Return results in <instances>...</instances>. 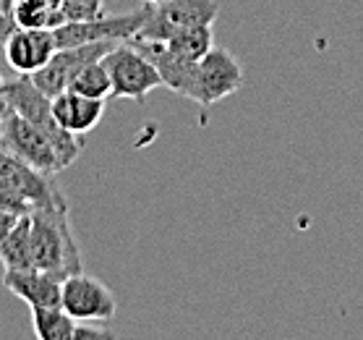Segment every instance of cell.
Masks as SVG:
<instances>
[{
    "mask_svg": "<svg viewBox=\"0 0 363 340\" xmlns=\"http://www.w3.org/2000/svg\"><path fill=\"white\" fill-rule=\"evenodd\" d=\"M0 262L6 270H21L34 267V249H32V220L29 215L21 217L13 231L0 241Z\"/></svg>",
    "mask_w": 363,
    "mask_h": 340,
    "instance_id": "obj_15",
    "label": "cell"
},
{
    "mask_svg": "<svg viewBox=\"0 0 363 340\" xmlns=\"http://www.w3.org/2000/svg\"><path fill=\"white\" fill-rule=\"evenodd\" d=\"M113 335H110L108 330H102V327H94V322H79V327H76V338L74 340H110Z\"/></svg>",
    "mask_w": 363,
    "mask_h": 340,
    "instance_id": "obj_22",
    "label": "cell"
},
{
    "mask_svg": "<svg viewBox=\"0 0 363 340\" xmlns=\"http://www.w3.org/2000/svg\"><path fill=\"white\" fill-rule=\"evenodd\" d=\"M60 307L79 322L105 324L110 322L118 312L116 293L102 280L91 275L76 273L63 280V301Z\"/></svg>",
    "mask_w": 363,
    "mask_h": 340,
    "instance_id": "obj_9",
    "label": "cell"
},
{
    "mask_svg": "<svg viewBox=\"0 0 363 340\" xmlns=\"http://www.w3.org/2000/svg\"><path fill=\"white\" fill-rule=\"evenodd\" d=\"M121 42L116 40H99V42H86V45H74V48H58L55 55L40 68L34 71L32 79L48 97H55L63 89H68V84L74 82V76L82 71L84 66H89L94 60H102L113 48H118Z\"/></svg>",
    "mask_w": 363,
    "mask_h": 340,
    "instance_id": "obj_8",
    "label": "cell"
},
{
    "mask_svg": "<svg viewBox=\"0 0 363 340\" xmlns=\"http://www.w3.org/2000/svg\"><path fill=\"white\" fill-rule=\"evenodd\" d=\"M3 110L6 108H3V100H0V131H3Z\"/></svg>",
    "mask_w": 363,
    "mask_h": 340,
    "instance_id": "obj_26",
    "label": "cell"
},
{
    "mask_svg": "<svg viewBox=\"0 0 363 340\" xmlns=\"http://www.w3.org/2000/svg\"><path fill=\"white\" fill-rule=\"evenodd\" d=\"M141 3H160V0H141Z\"/></svg>",
    "mask_w": 363,
    "mask_h": 340,
    "instance_id": "obj_29",
    "label": "cell"
},
{
    "mask_svg": "<svg viewBox=\"0 0 363 340\" xmlns=\"http://www.w3.org/2000/svg\"><path fill=\"white\" fill-rule=\"evenodd\" d=\"M108 108V100H94V97H84L74 89H63L60 94L52 97V113L58 118V124L66 131L84 136L89 133L94 126L102 121Z\"/></svg>",
    "mask_w": 363,
    "mask_h": 340,
    "instance_id": "obj_14",
    "label": "cell"
},
{
    "mask_svg": "<svg viewBox=\"0 0 363 340\" xmlns=\"http://www.w3.org/2000/svg\"><path fill=\"white\" fill-rule=\"evenodd\" d=\"M11 18H13L16 29L18 26L21 29H55L66 21L60 6L50 3V0H16Z\"/></svg>",
    "mask_w": 363,
    "mask_h": 340,
    "instance_id": "obj_16",
    "label": "cell"
},
{
    "mask_svg": "<svg viewBox=\"0 0 363 340\" xmlns=\"http://www.w3.org/2000/svg\"><path fill=\"white\" fill-rule=\"evenodd\" d=\"M149 11H152V3H144L141 9L131 11V13H121V16L102 13V16L89 18V21H63L60 26H55L58 48H74V45H86V42L99 40H131L149 18Z\"/></svg>",
    "mask_w": 363,
    "mask_h": 340,
    "instance_id": "obj_7",
    "label": "cell"
},
{
    "mask_svg": "<svg viewBox=\"0 0 363 340\" xmlns=\"http://www.w3.org/2000/svg\"><path fill=\"white\" fill-rule=\"evenodd\" d=\"M3 285L16 299L29 304V309L60 307V301H63V280L55 278L52 273H48V270H40V267L6 270L3 273Z\"/></svg>",
    "mask_w": 363,
    "mask_h": 340,
    "instance_id": "obj_13",
    "label": "cell"
},
{
    "mask_svg": "<svg viewBox=\"0 0 363 340\" xmlns=\"http://www.w3.org/2000/svg\"><path fill=\"white\" fill-rule=\"evenodd\" d=\"M16 29V24H13V18L6 16V13H0V48L6 45V40L11 37V32Z\"/></svg>",
    "mask_w": 363,
    "mask_h": 340,
    "instance_id": "obj_24",
    "label": "cell"
},
{
    "mask_svg": "<svg viewBox=\"0 0 363 340\" xmlns=\"http://www.w3.org/2000/svg\"><path fill=\"white\" fill-rule=\"evenodd\" d=\"M32 327L40 340H74L79 319H74L63 307H34Z\"/></svg>",
    "mask_w": 363,
    "mask_h": 340,
    "instance_id": "obj_17",
    "label": "cell"
},
{
    "mask_svg": "<svg viewBox=\"0 0 363 340\" xmlns=\"http://www.w3.org/2000/svg\"><path fill=\"white\" fill-rule=\"evenodd\" d=\"M13 3H16V0H0V13L11 16V11H13Z\"/></svg>",
    "mask_w": 363,
    "mask_h": 340,
    "instance_id": "obj_25",
    "label": "cell"
},
{
    "mask_svg": "<svg viewBox=\"0 0 363 340\" xmlns=\"http://www.w3.org/2000/svg\"><path fill=\"white\" fill-rule=\"evenodd\" d=\"M217 13H220V6L215 0H160V3H152L149 18L133 37L136 40L167 42L181 29L215 24Z\"/></svg>",
    "mask_w": 363,
    "mask_h": 340,
    "instance_id": "obj_5",
    "label": "cell"
},
{
    "mask_svg": "<svg viewBox=\"0 0 363 340\" xmlns=\"http://www.w3.org/2000/svg\"><path fill=\"white\" fill-rule=\"evenodd\" d=\"M60 11L66 21H89L105 13V0H63Z\"/></svg>",
    "mask_w": 363,
    "mask_h": 340,
    "instance_id": "obj_20",
    "label": "cell"
},
{
    "mask_svg": "<svg viewBox=\"0 0 363 340\" xmlns=\"http://www.w3.org/2000/svg\"><path fill=\"white\" fill-rule=\"evenodd\" d=\"M18 220H21L18 215H11V212H3V209H0V241L13 231V225H16Z\"/></svg>",
    "mask_w": 363,
    "mask_h": 340,
    "instance_id": "obj_23",
    "label": "cell"
},
{
    "mask_svg": "<svg viewBox=\"0 0 363 340\" xmlns=\"http://www.w3.org/2000/svg\"><path fill=\"white\" fill-rule=\"evenodd\" d=\"M6 60L16 74H34L58 50L55 29H13L3 45Z\"/></svg>",
    "mask_w": 363,
    "mask_h": 340,
    "instance_id": "obj_12",
    "label": "cell"
},
{
    "mask_svg": "<svg viewBox=\"0 0 363 340\" xmlns=\"http://www.w3.org/2000/svg\"><path fill=\"white\" fill-rule=\"evenodd\" d=\"M133 48L139 53H144L155 68L162 76V87H167L170 92L189 97L196 105H201V87H199V60H186L181 55H175L165 42H152V40H136L131 37Z\"/></svg>",
    "mask_w": 363,
    "mask_h": 340,
    "instance_id": "obj_10",
    "label": "cell"
},
{
    "mask_svg": "<svg viewBox=\"0 0 363 340\" xmlns=\"http://www.w3.org/2000/svg\"><path fill=\"white\" fill-rule=\"evenodd\" d=\"M165 45L181 58L201 60L206 53L215 48V32H212V24L189 26V29H181L178 34H173Z\"/></svg>",
    "mask_w": 363,
    "mask_h": 340,
    "instance_id": "obj_18",
    "label": "cell"
},
{
    "mask_svg": "<svg viewBox=\"0 0 363 340\" xmlns=\"http://www.w3.org/2000/svg\"><path fill=\"white\" fill-rule=\"evenodd\" d=\"M0 100L6 102L9 108L16 110L18 116H24L29 124L37 126V128L52 141V147H55L60 155L63 168L76 163V158H79L84 150L82 141H79L76 133L66 131V128L58 124V118L52 113V97H48V94L34 84L32 74H16L11 82H6Z\"/></svg>",
    "mask_w": 363,
    "mask_h": 340,
    "instance_id": "obj_1",
    "label": "cell"
},
{
    "mask_svg": "<svg viewBox=\"0 0 363 340\" xmlns=\"http://www.w3.org/2000/svg\"><path fill=\"white\" fill-rule=\"evenodd\" d=\"M0 186L21 194L37 209H60L68 207L66 197L58 186V175H48L18 160L16 155L0 150Z\"/></svg>",
    "mask_w": 363,
    "mask_h": 340,
    "instance_id": "obj_6",
    "label": "cell"
},
{
    "mask_svg": "<svg viewBox=\"0 0 363 340\" xmlns=\"http://www.w3.org/2000/svg\"><path fill=\"white\" fill-rule=\"evenodd\" d=\"M199 87H201V108H212L215 102L230 97L243 87V66L225 48H212L199 60Z\"/></svg>",
    "mask_w": 363,
    "mask_h": 340,
    "instance_id": "obj_11",
    "label": "cell"
},
{
    "mask_svg": "<svg viewBox=\"0 0 363 340\" xmlns=\"http://www.w3.org/2000/svg\"><path fill=\"white\" fill-rule=\"evenodd\" d=\"M68 89L79 92L84 97H94V100H110L113 97V82H110V74L102 60L84 66L74 76V82L68 84Z\"/></svg>",
    "mask_w": 363,
    "mask_h": 340,
    "instance_id": "obj_19",
    "label": "cell"
},
{
    "mask_svg": "<svg viewBox=\"0 0 363 340\" xmlns=\"http://www.w3.org/2000/svg\"><path fill=\"white\" fill-rule=\"evenodd\" d=\"M105 68L113 82V97L141 102L149 92L162 87V76L155 68V63L133 48L131 42H121L118 48L102 58Z\"/></svg>",
    "mask_w": 363,
    "mask_h": 340,
    "instance_id": "obj_4",
    "label": "cell"
},
{
    "mask_svg": "<svg viewBox=\"0 0 363 340\" xmlns=\"http://www.w3.org/2000/svg\"><path fill=\"white\" fill-rule=\"evenodd\" d=\"M0 209H3V212H11V215L26 217L34 212V204L29 199H24L21 194H16V191L0 186Z\"/></svg>",
    "mask_w": 363,
    "mask_h": 340,
    "instance_id": "obj_21",
    "label": "cell"
},
{
    "mask_svg": "<svg viewBox=\"0 0 363 340\" xmlns=\"http://www.w3.org/2000/svg\"><path fill=\"white\" fill-rule=\"evenodd\" d=\"M3 131H0V150L16 155L18 160L29 163L32 168L42 170L48 175H58L63 170L58 150L52 147V141L37 128L34 124H29L24 116H18L16 110L9 108L3 102Z\"/></svg>",
    "mask_w": 363,
    "mask_h": 340,
    "instance_id": "obj_3",
    "label": "cell"
},
{
    "mask_svg": "<svg viewBox=\"0 0 363 340\" xmlns=\"http://www.w3.org/2000/svg\"><path fill=\"white\" fill-rule=\"evenodd\" d=\"M29 220H32L34 267L48 270L60 280L82 273V249L71 231L68 207L37 209L29 215Z\"/></svg>",
    "mask_w": 363,
    "mask_h": 340,
    "instance_id": "obj_2",
    "label": "cell"
},
{
    "mask_svg": "<svg viewBox=\"0 0 363 340\" xmlns=\"http://www.w3.org/2000/svg\"><path fill=\"white\" fill-rule=\"evenodd\" d=\"M3 87H6V79H3V74H0V97H3Z\"/></svg>",
    "mask_w": 363,
    "mask_h": 340,
    "instance_id": "obj_27",
    "label": "cell"
},
{
    "mask_svg": "<svg viewBox=\"0 0 363 340\" xmlns=\"http://www.w3.org/2000/svg\"><path fill=\"white\" fill-rule=\"evenodd\" d=\"M50 3H55V6H63V0H50Z\"/></svg>",
    "mask_w": 363,
    "mask_h": 340,
    "instance_id": "obj_28",
    "label": "cell"
}]
</instances>
